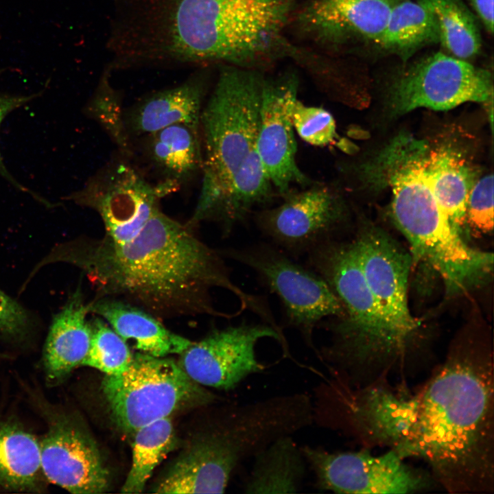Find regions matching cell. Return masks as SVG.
<instances>
[{
	"mask_svg": "<svg viewBox=\"0 0 494 494\" xmlns=\"http://www.w3.org/2000/svg\"><path fill=\"white\" fill-rule=\"evenodd\" d=\"M54 261L82 269L97 291L139 307L160 320L208 315L237 316L213 306L211 291L227 290L240 308L260 310L262 298L246 292L231 279L219 251L209 247L183 224L156 210L130 240L115 243L103 237L56 248Z\"/></svg>",
	"mask_w": 494,
	"mask_h": 494,
	"instance_id": "obj_1",
	"label": "cell"
},
{
	"mask_svg": "<svg viewBox=\"0 0 494 494\" xmlns=\"http://www.w3.org/2000/svg\"><path fill=\"white\" fill-rule=\"evenodd\" d=\"M415 457L450 493L493 489V366L489 352L456 349L417 392Z\"/></svg>",
	"mask_w": 494,
	"mask_h": 494,
	"instance_id": "obj_2",
	"label": "cell"
},
{
	"mask_svg": "<svg viewBox=\"0 0 494 494\" xmlns=\"http://www.w3.org/2000/svg\"><path fill=\"white\" fill-rule=\"evenodd\" d=\"M309 268L329 285L344 309L340 318L318 325L331 334L318 357L335 377L350 386L380 379L398 360L390 332L368 286L353 242H327L307 255Z\"/></svg>",
	"mask_w": 494,
	"mask_h": 494,
	"instance_id": "obj_3",
	"label": "cell"
},
{
	"mask_svg": "<svg viewBox=\"0 0 494 494\" xmlns=\"http://www.w3.org/2000/svg\"><path fill=\"white\" fill-rule=\"evenodd\" d=\"M293 0H178L172 49L180 58L253 69L280 47Z\"/></svg>",
	"mask_w": 494,
	"mask_h": 494,
	"instance_id": "obj_4",
	"label": "cell"
},
{
	"mask_svg": "<svg viewBox=\"0 0 494 494\" xmlns=\"http://www.w3.org/2000/svg\"><path fill=\"white\" fill-rule=\"evenodd\" d=\"M265 75L255 69H222L200 117L202 186L193 214L203 217L255 148Z\"/></svg>",
	"mask_w": 494,
	"mask_h": 494,
	"instance_id": "obj_5",
	"label": "cell"
},
{
	"mask_svg": "<svg viewBox=\"0 0 494 494\" xmlns=\"http://www.w3.org/2000/svg\"><path fill=\"white\" fill-rule=\"evenodd\" d=\"M418 404L417 392L390 388L384 379L352 389L332 378L316 390L314 421L389 447L403 458L415 457Z\"/></svg>",
	"mask_w": 494,
	"mask_h": 494,
	"instance_id": "obj_6",
	"label": "cell"
},
{
	"mask_svg": "<svg viewBox=\"0 0 494 494\" xmlns=\"http://www.w3.org/2000/svg\"><path fill=\"white\" fill-rule=\"evenodd\" d=\"M102 389L117 425L133 434L187 406L210 403L215 396L193 381L172 359L133 355L124 373L106 375Z\"/></svg>",
	"mask_w": 494,
	"mask_h": 494,
	"instance_id": "obj_7",
	"label": "cell"
},
{
	"mask_svg": "<svg viewBox=\"0 0 494 494\" xmlns=\"http://www.w3.org/2000/svg\"><path fill=\"white\" fill-rule=\"evenodd\" d=\"M219 252L256 273L261 283L279 298L287 325L297 330L318 355L315 329L325 319L344 316L342 305L327 283L272 244L258 243Z\"/></svg>",
	"mask_w": 494,
	"mask_h": 494,
	"instance_id": "obj_8",
	"label": "cell"
},
{
	"mask_svg": "<svg viewBox=\"0 0 494 494\" xmlns=\"http://www.w3.org/2000/svg\"><path fill=\"white\" fill-rule=\"evenodd\" d=\"M349 216L339 185L315 180L291 189L279 204L253 213L258 230L292 258L307 255L320 245L336 241Z\"/></svg>",
	"mask_w": 494,
	"mask_h": 494,
	"instance_id": "obj_9",
	"label": "cell"
},
{
	"mask_svg": "<svg viewBox=\"0 0 494 494\" xmlns=\"http://www.w3.org/2000/svg\"><path fill=\"white\" fill-rule=\"evenodd\" d=\"M493 93L489 71L438 51L398 73L388 89V106L392 116L419 107L445 110L467 102H488Z\"/></svg>",
	"mask_w": 494,
	"mask_h": 494,
	"instance_id": "obj_10",
	"label": "cell"
},
{
	"mask_svg": "<svg viewBox=\"0 0 494 494\" xmlns=\"http://www.w3.org/2000/svg\"><path fill=\"white\" fill-rule=\"evenodd\" d=\"M352 242L399 360H401L421 325L411 314L408 306L412 255L384 231L373 226L361 227Z\"/></svg>",
	"mask_w": 494,
	"mask_h": 494,
	"instance_id": "obj_11",
	"label": "cell"
},
{
	"mask_svg": "<svg viewBox=\"0 0 494 494\" xmlns=\"http://www.w3.org/2000/svg\"><path fill=\"white\" fill-rule=\"evenodd\" d=\"M301 451L314 473L316 486L338 493H414L433 488L432 475L408 466L393 450L331 452L304 445Z\"/></svg>",
	"mask_w": 494,
	"mask_h": 494,
	"instance_id": "obj_12",
	"label": "cell"
},
{
	"mask_svg": "<svg viewBox=\"0 0 494 494\" xmlns=\"http://www.w3.org/2000/svg\"><path fill=\"white\" fill-rule=\"evenodd\" d=\"M263 338L277 341L285 357H290L284 334L266 324L242 322L214 329L183 351L178 364L197 384L232 390L251 375L266 369L256 354Z\"/></svg>",
	"mask_w": 494,
	"mask_h": 494,
	"instance_id": "obj_13",
	"label": "cell"
},
{
	"mask_svg": "<svg viewBox=\"0 0 494 494\" xmlns=\"http://www.w3.org/2000/svg\"><path fill=\"white\" fill-rule=\"evenodd\" d=\"M162 198L156 186L132 165L115 161L65 199L91 208L100 215L104 236L124 243L136 235L158 209Z\"/></svg>",
	"mask_w": 494,
	"mask_h": 494,
	"instance_id": "obj_14",
	"label": "cell"
},
{
	"mask_svg": "<svg viewBox=\"0 0 494 494\" xmlns=\"http://www.w3.org/2000/svg\"><path fill=\"white\" fill-rule=\"evenodd\" d=\"M298 78L293 73L265 75L255 150L279 198L314 180L296 162L297 143L290 109L298 98Z\"/></svg>",
	"mask_w": 494,
	"mask_h": 494,
	"instance_id": "obj_15",
	"label": "cell"
},
{
	"mask_svg": "<svg viewBox=\"0 0 494 494\" xmlns=\"http://www.w3.org/2000/svg\"><path fill=\"white\" fill-rule=\"evenodd\" d=\"M40 442L45 478L71 493L98 494L109 488V472L95 440L76 417L64 412L47 416Z\"/></svg>",
	"mask_w": 494,
	"mask_h": 494,
	"instance_id": "obj_16",
	"label": "cell"
},
{
	"mask_svg": "<svg viewBox=\"0 0 494 494\" xmlns=\"http://www.w3.org/2000/svg\"><path fill=\"white\" fill-rule=\"evenodd\" d=\"M401 0H312L301 14L303 27L322 41L362 38L375 43Z\"/></svg>",
	"mask_w": 494,
	"mask_h": 494,
	"instance_id": "obj_17",
	"label": "cell"
},
{
	"mask_svg": "<svg viewBox=\"0 0 494 494\" xmlns=\"http://www.w3.org/2000/svg\"><path fill=\"white\" fill-rule=\"evenodd\" d=\"M141 137L143 138L142 154L159 177L154 185L163 197L202 173L200 129L178 124Z\"/></svg>",
	"mask_w": 494,
	"mask_h": 494,
	"instance_id": "obj_18",
	"label": "cell"
},
{
	"mask_svg": "<svg viewBox=\"0 0 494 494\" xmlns=\"http://www.w3.org/2000/svg\"><path fill=\"white\" fill-rule=\"evenodd\" d=\"M206 93L207 84L203 77H196L178 86L139 100L124 111L129 138L141 137L178 124L200 129Z\"/></svg>",
	"mask_w": 494,
	"mask_h": 494,
	"instance_id": "obj_19",
	"label": "cell"
},
{
	"mask_svg": "<svg viewBox=\"0 0 494 494\" xmlns=\"http://www.w3.org/2000/svg\"><path fill=\"white\" fill-rule=\"evenodd\" d=\"M89 309L106 322L124 340L132 341L134 347L145 354L167 357L181 353L192 344L169 330L152 314L118 298L97 296L89 303Z\"/></svg>",
	"mask_w": 494,
	"mask_h": 494,
	"instance_id": "obj_20",
	"label": "cell"
},
{
	"mask_svg": "<svg viewBox=\"0 0 494 494\" xmlns=\"http://www.w3.org/2000/svg\"><path fill=\"white\" fill-rule=\"evenodd\" d=\"M89 303L79 286L54 318L46 340L43 364L47 381L57 384L82 366L91 340Z\"/></svg>",
	"mask_w": 494,
	"mask_h": 494,
	"instance_id": "obj_21",
	"label": "cell"
},
{
	"mask_svg": "<svg viewBox=\"0 0 494 494\" xmlns=\"http://www.w3.org/2000/svg\"><path fill=\"white\" fill-rule=\"evenodd\" d=\"M278 197L255 148L233 175L204 221L218 224L225 237L255 211L271 206Z\"/></svg>",
	"mask_w": 494,
	"mask_h": 494,
	"instance_id": "obj_22",
	"label": "cell"
},
{
	"mask_svg": "<svg viewBox=\"0 0 494 494\" xmlns=\"http://www.w3.org/2000/svg\"><path fill=\"white\" fill-rule=\"evenodd\" d=\"M425 169L440 208L452 226L461 234L467 222L468 196L478 180L476 171L461 153L445 146L429 148Z\"/></svg>",
	"mask_w": 494,
	"mask_h": 494,
	"instance_id": "obj_23",
	"label": "cell"
},
{
	"mask_svg": "<svg viewBox=\"0 0 494 494\" xmlns=\"http://www.w3.org/2000/svg\"><path fill=\"white\" fill-rule=\"evenodd\" d=\"M253 459L244 484L245 493H295L301 489L307 462L292 435L275 440Z\"/></svg>",
	"mask_w": 494,
	"mask_h": 494,
	"instance_id": "obj_24",
	"label": "cell"
},
{
	"mask_svg": "<svg viewBox=\"0 0 494 494\" xmlns=\"http://www.w3.org/2000/svg\"><path fill=\"white\" fill-rule=\"evenodd\" d=\"M231 478L213 450L200 437L152 488L156 493H223Z\"/></svg>",
	"mask_w": 494,
	"mask_h": 494,
	"instance_id": "obj_25",
	"label": "cell"
},
{
	"mask_svg": "<svg viewBox=\"0 0 494 494\" xmlns=\"http://www.w3.org/2000/svg\"><path fill=\"white\" fill-rule=\"evenodd\" d=\"M43 477L37 438L21 423L0 421V489L38 491Z\"/></svg>",
	"mask_w": 494,
	"mask_h": 494,
	"instance_id": "obj_26",
	"label": "cell"
},
{
	"mask_svg": "<svg viewBox=\"0 0 494 494\" xmlns=\"http://www.w3.org/2000/svg\"><path fill=\"white\" fill-rule=\"evenodd\" d=\"M436 43L439 34L432 12L417 0H401L392 8L374 44L405 62L421 48Z\"/></svg>",
	"mask_w": 494,
	"mask_h": 494,
	"instance_id": "obj_27",
	"label": "cell"
},
{
	"mask_svg": "<svg viewBox=\"0 0 494 494\" xmlns=\"http://www.w3.org/2000/svg\"><path fill=\"white\" fill-rule=\"evenodd\" d=\"M434 15L439 43L448 54L464 60L481 51L482 37L476 16L462 0H417Z\"/></svg>",
	"mask_w": 494,
	"mask_h": 494,
	"instance_id": "obj_28",
	"label": "cell"
},
{
	"mask_svg": "<svg viewBox=\"0 0 494 494\" xmlns=\"http://www.w3.org/2000/svg\"><path fill=\"white\" fill-rule=\"evenodd\" d=\"M133 436L132 464L121 489L124 493H141L155 468L175 445L169 417L142 427Z\"/></svg>",
	"mask_w": 494,
	"mask_h": 494,
	"instance_id": "obj_29",
	"label": "cell"
},
{
	"mask_svg": "<svg viewBox=\"0 0 494 494\" xmlns=\"http://www.w3.org/2000/svg\"><path fill=\"white\" fill-rule=\"evenodd\" d=\"M90 325L91 344L82 366L96 368L106 375L125 372L133 359L126 342L99 316L91 319Z\"/></svg>",
	"mask_w": 494,
	"mask_h": 494,
	"instance_id": "obj_30",
	"label": "cell"
},
{
	"mask_svg": "<svg viewBox=\"0 0 494 494\" xmlns=\"http://www.w3.org/2000/svg\"><path fill=\"white\" fill-rule=\"evenodd\" d=\"M86 111L103 127L123 154L126 156L132 154V143L126 130L120 98L106 78L87 104Z\"/></svg>",
	"mask_w": 494,
	"mask_h": 494,
	"instance_id": "obj_31",
	"label": "cell"
},
{
	"mask_svg": "<svg viewBox=\"0 0 494 494\" xmlns=\"http://www.w3.org/2000/svg\"><path fill=\"white\" fill-rule=\"evenodd\" d=\"M290 118L294 132L311 145L324 148L338 139L336 121L322 107L307 106L297 98L292 105Z\"/></svg>",
	"mask_w": 494,
	"mask_h": 494,
	"instance_id": "obj_32",
	"label": "cell"
},
{
	"mask_svg": "<svg viewBox=\"0 0 494 494\" xmlns=\"http://www.w3.org/2000/svg\"><path fill=\"white\" fill-rule=\"evenodd\" d=\"M467 221L482 233L493 228V176L477 180L471 189L467 202Z\"/></svg>",
	"mask_w": 494,
	"mask_h": 494,
	"instance_id": "obj_33",
	"label": "cell"
},
{
	"mask_svg": "<svg viewBox=\"0 0 494 494\" xmlns=\"http://www.w3.org/2000/svg\"><path fill=\"white\" fill-rule=\"evenodd\" d=\"M30 326L25 309L0 290V338L21 341L28 336Z\"/></svg>",
	"mask_w": 494,
	"mask_h": 494,
	"instance_id": "obj_34",
	"label": "cell"
},
{
	"mask_svg": "<svg viewBox=\"0 0 494 494\" xmlns=\"http://www.w3.org/2000/svg\"><path fill=\"white\" fill-rule=\"evenodd\" d=\"M38 94H32L30 95H9L5 93H0V128L3 119L7 115L14 110L25 105L34 98L39 96ZM0 176L10 183L16 189L21 191L22 192L27 193L28 194L33 196L38 201L43 202L45 204L49 202L45 200L43 197L40 196L37 193H34L27 187L21 185L18 182L13 176L9 172L6 168L1 156L0 152Z\"/></svg>",
	"mask_w": 494,
	"mask_h": 494,
	"instance_id": "obj_35",
	"label": "cell"
},
{
	"mask_svg": "<svg viewBox=\"0 0 494 494\" xmlns=\"http://www.w3.org/2000/svg\"><path fill=\"white\" fill-rule=\"evenodd\" d=\"M486 32H493V0H468Z\"/></svg>",
	"mask_w": 494,
	"mask_h": 494,
	"instance_id": "obj_36",
	"label": "cell"
},
{
	"mask_svg": "<svg viewBox=\"0 0 494 494\" xmlns=\"http://www.w3.org/2000/svg\"><path fill=\"white\" fill-rule=\"evenodd\" d=\"M1 354H0V358H1Z\"/></svg>",
	"mask_w": 494,
	"mask_h": 494,
	"instance_id": "obj_37",
	"label": "cell"
}]
</instances>
